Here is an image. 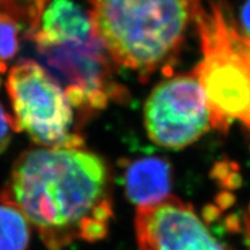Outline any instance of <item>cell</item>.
I'll return each mask as SVG.
<instances>
[{
  "mask_svg": "<svg viewBox=\"0 0 250 250\" xmlns=\"http://www.w3.org/2000/svg\"><path fill=\"white\" fill-rule=\"evenodd\" d=\"M37 51L55 79L65 86L72 107L86 112L99 111L111 100L121 101L126 94L112 79L111 59L98 37Z\"/></svg>",
  "mask_w": 250,
  "mask_h": 250,
  "instance_id": "obj_6",
  "label": "cell"
},
{
  "mask_svg": "<svg viewBox=\"0 0 250 250\" xmlns=\"http://www.w3.org/2000/svg\"><path fill=\"white\" fill-rule=\"evenodd\" d=\"M134 226L140 250H226L191 206L171 196L138 208Z\"/></svg>",
  "mask_w": 250,
  "mask_h": 250,
  "instance_id": "obj_7",
  "label": "cell"
},
{
  "mask_svg": "<svg viewBox=\"0 0 250 250\" xmlns=\"http://www.w3.org/2000/svg\"><path fill=\"white\" fill-rule=\"evenodd\" d=\"M30 223L12 203L0 199V250H27Z\"/></svg>",
  "mask_w": 250,
  "mask_h": 250,
  "instance_id": "obj_10",
  "label": "cell"
},
{
  "mask_svg": "<svg viewBox=\"0 0 250 250\" xmlns=\"http://www.w3.org/2000/svg\"><path fill=\"white\" fill-rule=\"evenodd\" d=\"M239 26L243 33L248 37H250V0H247L242 6Z\"/></svg>",
  "mask_w": 250,
  "mask_h": 250,
  "instance_id": "obj_13",
  "label": "cell"
},
{
  "mask_svg": "<svg viewBox=\"0 0 250 250\" xmlns=\"http://www.w3.org/2000/svg\"><path fill=\"white\" fill-rule=\"evenodd\" d=\"M28 36L37 49L83 43L96 37L89 9L76 0H49Z\"/></svg>",
  "mask_w": 250,
  "mask_h": 250,
  "instance_id": "obj_8",
  "label": "cell"
},
{
  "mask_svg": "<svg viewBox=\"0 0 250 250\" xmlns=\"http://www.w3.org/2000/svg\"><path fill=\"white\" fill-rule=\"evenodd\" d=\"M18 20L0 9V71H5L6 62L13 59L19 51Z\"/></svg>",
  "mask_w": 250,
  "mask_h": 250,
  "instance_id": "obj_11",
  "label": "cell"
},
{
  "mask_svg": "<svg viewBox=\"0 0 250 250\" xmlns=\"http://www.w3.org/2000/svg\"><path fill=\"white\" fill-rule=\"evenodd\" d=\"M171 167L160 156H145L131 161L124 173L127 198L138 208L160 203L170 197Z\"/></svg>",
  "mask_w": 250,
  "mask_h": 250,
  "instance_id": "obj_9",
  "label": "cell"
},
{
  "mask_svg": "<svg viewBox=\"0 0 250 250\" xmlns=\"http://www.w3.org/2000/svg\"><path fill=\"white\" fill-rule=\"evenodd\" d=\"M6 89L13 109L14 131L26 132L41 147H83V137L72 132L73 110L61 83L34 61L9 70Z\"/></svg>",
  "mask_w": 250,
  "mask_h": 250,
  "instance_id": "obj_4",
  "label": "cell"
},
{
  "mask_svg": "<svg viewBox=\"0 0 250 250\" xmlns=\"http://www.w3.org/2000/svg\"><path fill=\"white\" fill-rule=\"evenodd\" d=\"M195 24L202 61L192 72L204 90L212 127L226 131L239 122L250 132V37L223 0L202 1Z\"/></svg>",
  "mask_w": 250,
  "mask_h": 250,
  "instance_id": "obj_3",
  "label": "cell"
},
{
  "mask_svg": "<svg viewBox=\"0 0 250 250\" xmlns=\"http://www.w3.org/2000/svg\"><path fill=\"white\" fill-rule=\"evenodd\" d=\"M14 132L12 115L5 110L4 105L0 103V154L8 147L12 133Z\"/></svg>",
  "mask_w": 250,
  "mask_h": 250,
  "instance_id": "obj_12",
  "label": "cell"
},
{
  "mask_svg": "<svg viewBox=\"0 0 250 250\" xmlns=\"http://www.w3.org/2000/svg\"><path fill=\"white\" fill-rule=\"evenodd\" d=\"M0 199L26 215L49 250L104 239L112 215L107 165L83 146L24 151Z\"/></svg>",
  "mask_w": 250,
  "mask_h": 250,
  "instance_id": "obj_1",
  "label": "cell"
},
{
  "mask_svg": "<svg viewBox=\"0 0 250 250\" xmlns=\"http://www.w3.org/2000/svg\"><path fill=\"white\" fill-rule=\"evenodd\" d=\"M149 139L168 149L191 145L212 127L204 90L193 72L154 87L144 108Z\"/></svg>",
  "mask_w": 250,
  "mask_h": 250,
  "instance_id": "obj_5",
  "label": "cell"
},
{
  "mask_svg": "<svg viewBox=\"0 0 250 250\" xmlns=\"http://www.w3.org/2000/svg\"><path fill=\"white\" fill-rule=\"evenodd\" d=\"M94 34L115 64L148 76L180 54L202 0H88Z\"/></svg>",
  "mask_w": 250,
  "mask_h": 250,
  "instance_id": "obj_2",
  "label": "cell"
}]
</instances>
